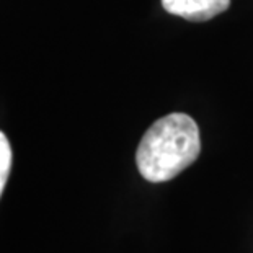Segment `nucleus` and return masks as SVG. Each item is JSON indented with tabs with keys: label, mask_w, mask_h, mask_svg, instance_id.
Returning <instances> with one entry per match:
<instances>
[{
	"label": "nucleus",
	"mask_w": 253,
	"mask_h": 253,
	"mask_svg": "<svg viewBox=\"0 0 253 253\" xmlns=\"http://www.w3.org/2000/svg\"><path fill=\"white\" fill-rule=\"evenodd\" d=\"M201 152L199 129L191 116L171 113L145 131L136 152L141 175L147 181L162 183L188 169Z\"/></svg>",
	"instance_id": "obj_1"
},
{
	"label": "nucleus",
	"mask_w": 253,
	"mask_h": 253,
	"mask_svg": "<svg viewBox=\"0 0 253 253\" xmlns=\"http://www.w3.org/2000/svg\"><path fill=\"white\" fill-rule=\"evenodd\" d=\"M162 7L171 15L190 21H208L230 7V0H162Z\"/></svg>",
	"instance_id": "obj_2"
},
{
	"label": "nucleus",
	"mask_w": 253,
	"mask_h": 253,
	"mask_svg": "<svg viewBox=\"0 0 253 253\" xmlns=\"http://www.w3.org/2000/svg\"><path fill=\"white\" fill-rule=\"evenodd\" d=\"M10 167H12V147H10L7 136L0 131V196H2L5 183H7Z\"/></svg>",
	"instance_id": "obj_3"
}]
</instances>
